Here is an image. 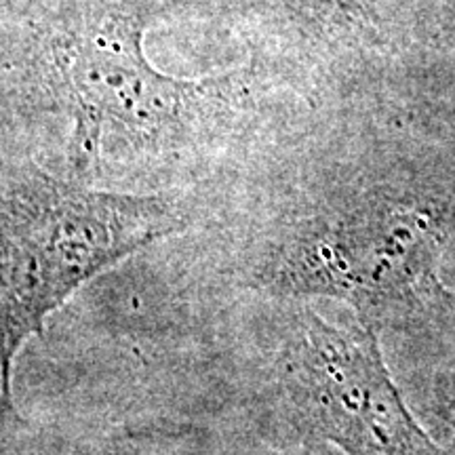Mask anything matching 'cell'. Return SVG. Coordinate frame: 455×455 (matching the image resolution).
I'll list each match as a JSON object with an SVG mask.
<instances>
[{
	"mask_svg": "<svg viewBox=\"0 0 455 455\" xmlns=\"http://www.w3.org/2000/svg\"><path fill=\"white\" fill-rule=\"evenodd\" d=\"M430 403L435 413L449 426L453 435V451H455V369L453 371H443L432 378Z\"/></svg>",
	"mask_w": 455,
	"mask_h": 455,
	"instance_id": "8992f818",
	"label": "cell"
},
{
	"mask_svg": "<svg viewBox=\"0 0 455 455\" xmlns=\"http://www.w3.org/2000/svg\"><path fill=\"white\" fill-rule=\"evenodd\" d=\"M413 0H184L318 108L367 106L401 55Z\"/></svg>",
	"mask_w": 455,
	"mask_h": 455,
	"instance_id": "277c9868",
	"label": "cell"
},
{
	"mask_svg": "<svg viewBox=\"0 0 455 455\" xmlns=\"http://www.w3.org/2000/svg\"><path fill=\"white\" fill-rule=\"evenodd\" d=\"M293 401L346 455H445L415 422L369 323L306 316L291 355Z\"/></svg>",
	"mask_w": 455,
	"mask_h": 455,
	"instance_id": "5b68a950",
	"label": "cell"
},
{
	"mask_svg": "<svg viewBox=\"0 0 455 455\" xmlns=\"http://www.w3.org/2000/svg\"><path fill=\"white\" fill-rule=\"evenodd\" d=\"M184 0H95L3 11V150L89 186L116 175L243 164L315 110L258 61L186 78L148 60L146 34Z\"/></svg>",
	"mask_w": 455,
	"mask_h": 455,
	"instance_id": "6da1fadb",
	"label": "cell"
},
{
	"mask_svg": "<svg viewBox=\"0 0 455 455\" xmlns=\"http://www.w3.org/2000/svg\"><path fill=\"white\" fill-rule=\"evenodd\" d=\"M95 3V0H0V11H20V9H44L61 7V4Z\"/></svg>",
	"mask_w": 455,
	"mask_h": 455,
	"instance_id": "52a82bcc",
	"label": "cell"
},
{
	"mask_svg": "<svg viewBox=\"0 0 455 455\" xmlns=\"http://www.w3.org/2000/svg\"><path fill=\"white\" fill-rule=\"evenodd\" d=\"M367 106L306 112L253 152L268 209L243 244L255 287L348 304L369 325L426 318L449 295L441 261L455 196L386 171L369 140Z\"/></svg>",
	"mask_w": 455,
	"mask_h": 455,
	"instance_id": "7a4b0ae2",
	"label": "cell"
},
{
	"mask_svg": "<svg viewBox=\"0 0 455 455\" xmlns=\"http://www.w3.org/2000/svg\"><path fill=\"white\" fill-rule=\"evenodd\" d=\"M201 195L89 186L3 150V405L15 358L78 289L152 244L190 230Z\"/></svg>",
	"mask_w": 455,
	"mask_h": 455,
	"instance_id": "3957f363",
	"label": "cell"
}]
</instances>
